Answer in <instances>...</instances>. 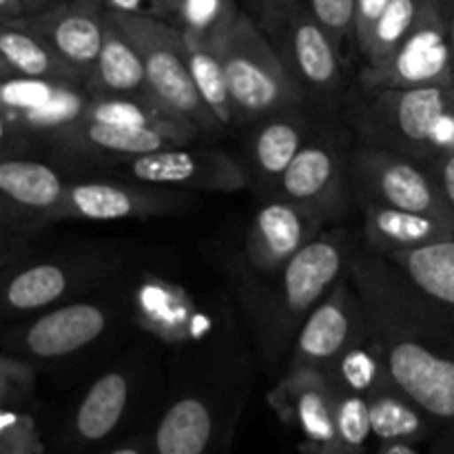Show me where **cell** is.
I'll return each mask as SVG.
<instances>
[{"instance_id": "cell-1", "label": "cell", "mask_w": 454, "mask_h": 454, "mask_svg": "<svg viewBox=\"0 0 454 454\" xmlns=\"http://www.w3.org/2000/svg\"><path fill=\"white\" fill-rule=\"evenodd\" d=\"M229 78L235 114L257 118L288 109L300 100V89L255 22L238 12L215 40Z\"/></svg>"}, {"instance_id": "cell-2", "label": "cell", "mask_w": 454, "mask_h": 454, "mask_svg": "<svg viewBox=\"0 0 454 454\" xmlns=\"http://www.w3.org/2000/svg\"><path fill=\"white\" fill-rule=\"evenodd\" d=\"M106 18L140 51L146 69V87L160 105L198 129L211 131L220 124L202 102L191 78L182 29H176L155 16L109 12Z\"/></svg>"}, {"instance_id": "cell-3", "label": "cell", "mask_w": 454, "mask_h": 454, "mask_svg": "<svg viewBox=\"0 0 454 454\" xmlns=\"http://www.w3.org/2000/svg\"><path fill=\"white\" fill-rule=\"evenodd\" d=\"M364 82L372 89L446 87L450 82V43L437 4L428 0L415 29L386 60L368 65Z\"/></svg>"}, {"instance_id": "cell-4", "label": "cell", "mask_w": 454, "mask_h": 454, "mask_svg": "<svg viewBox=\"0 0 454 454\" xmlns=\"http://www.w3.org/2000/svg\"><path fill=\"white\" fill-rule=\"evenodd\" d=\"M353 173L366 204L426 213L450 222L446 193L408 160L384 151H362L355 158Z\"/></svg>"}, {"instance_id": "cell-5", "label": "cell", "mask_w": 454, "mask_h": 454, "mask_svg": "<svg viewBox=\"0 0 454 454\" xmlns=\"http://www.w3.org/2000/svg\"><path fill=\"white\" fill-rule=\"evenodd\" d=\"M0 102L4 120L16 122V127L65 133L82 122L91 100L67 80L16 75L4 80Z\"/></svg>"}, {"instance_id": "cell-6", "label": "cell", "mask_w": 454, "mask_h": 454, "mask_svg": "<svg viewBox=\"0 0 454 454\" xmlns=\"http://www.w3.org/2000/svg\"><path fill=\"white\" fill-rule=\"evenodd\" d=\"M131 176L146 184L177 186L195 191H239L247 180L231 155L213 149L186 151L180 146L137 155Z\"/></svg>"}, {"instance_id": "cell-7", "label": "cell", "mask_w": 454, "mask_h": 454, "mask_svg": "<svg viewBox=\"0 0 454 454\" xmlns=\"http://www.w3.org/2000/svg\"><path fill=\"white\" fill-rule=\"evenodd\" d=\"M386 371L415 406L437 419H454V362L417 341H397L386 355Z\"/></svg>"}, {"instance_id": "cell-8", "label": "cell", "mask_w": 454, "mask_h": 454, "mask_svg": "<svg viewBox=\"0 0 454 454\" xmlns=\"http://www.w3.org/2000/svg\"><path fill=\"white\" fill-rule=\"evenodd\" d=\"M284 403L304 434L309 454H344L337 437V388L324 375L301 368L284 384Z\"/></svg>"}, {"instance_id": "cell-9", "label": "cell", "mask_w": 454, "mask_h": 454, "mask_svg": "<svg viewBox=\"0 0 454 454\" xmlns=\"http://www.w3.org/2000/svg\"><path fill=\"white\" fill-rule=\"evenodd\" d=\"M38 34L75 71H93L105 44L106 18L89 4H62L34 20H16Z\"/></svg>"}, {"instance_id": "cell-10", "label": "cell", "mask_w": 454, "mask_h": 454, "mask_svg": "<svg viewBox=\"0 0 454 454\" xmlns=\"http://www.w3.org/2000/svg\"><path fill=\"white\" fill-rule=\"evenodd\" d=\"M315 208L282 200V202L264 204L253 222L248 251L262 269L282 266L310 242L317 231Z\"/></svg>"}, {"instance_id": "cell-11", "label": "cell", "mask_w": 454, "mask_h": 454, "mask_svg": "<svg viewBox=\"0 0 454 454\" xmlns=\"http://www.w3.org/2000/svg\"><path fill=\"white\" fill-rule=\"evenodd\" d=\"M167 200L160 193H149L131 186L109 184V182H82L65 189L53 217H82V220L111 222L142 217L160 213Z\"/></svg>"}, {"instance_id": "cell-12", "label": "cell", "mask_w": 454, "mask_h": 454, "mask_svg": "<svg viewBox=\"0 0 454 454\" xmlns=\"http://www.w3.org/2000/svg\"><path fill=\"white\" fill-rule=\"evenodd\" d=\"M105 328V310L93 304H69L35 319L27 331L25 344L35 357H65L96 341Z\"/></svg>"}, {"instance_id": "cell-13", "label": "cell", "mask_w": 454, "mask_h": 454, "mask_svg": "<svg viewBox=\"0 0 454 454\" xmlns=\"http://www.w3.org/2000/svg\"><path fill=\"white\" fill-rule=\"evenodd\" d=\"M452 111L446 87L386 89L380 98V115L403 145L428 146L443 115Z\"/></svg>"}, {"instance_id": "cell-14", "label": "cell", "mask_w": 454, "mask_h": 454, "mask_svg": "<svg viewBox=\"0 0 454 454\" xmlns=\"http://www.w3.org/2000/svg\"><path fill=\"white\" fill-rule=\"evenodd\" d=\"M341 248L331 239H310L284 264V297L288 309L304 313L317 304L341 270Z\"/></svg>"}, {"instance_id": "cell-15", "label": "cell", "mask_w": 454, "mask_h": 454, "mask_svg": "<svg viewBox=\"0 0 454 454\" xmlns=\"http://www.w3.org/2000/svg\"><path fill=\"white\" fill-rule=\"evenodd\" d=\"M366 235L377 248L402 253L450 239L452 224L442 217L426 215V213L366 204Z\"/></svg>"}, {"instance_id": "cell-16", "label": "cell", "mask_w": 454, "mask_h": 454, "mask_svg": "<svg viewBox=\"0 0 454 454\" xmlns=\"http://www.w3.org/2000/svg\"><path fill=\"white\" fill-rule=\"evenodd\" d=\"M215 419L207 402L182 397L167 408L153 434V454H208Z\"/></svg>"}, {"instance_id": "cell-17", "label": "cell", "mask_w": 454, "mask_h": 454, "mask_svg": "<svg viewBox=\"0 0 454 454\" xmlns=\"http://www.w3.org/2000/svg\"><path fill=\"white\" fill-rule=\"evenodd\" d=\"M129 406V380L122 372H106L93 381L74 415L75 439L84 446L105 442L115 433Z\"/></svg>"}, {"instance_id": "cell-18", "label": "cell", "mask_w": 454, "mask_h": 454, "mask_svg": "<svg viewBox=\"0 0 454 454\" xmlns=\"http://www.w3.org/2000/svg\"><path fill=\"white\" fill-rule=\"evenodd\" d=\"M67 133H71V129ZM62 133V136H67ZM198 136V129H155V127H115L102 122H80L71 137L105 153L146 155L155 151L182 146Z\"/></svg>"}, {"instance_id": "cell-19", "label": "cell", "mask_w": 454, "mask_h": 454, "mask_svg": "<svg viewBox=\"0 0 454 454\" xmlns=\"http://www.w3.org/2000/svg\"><path fill=\"white\" fill-rule=\"evenodd\" d=\"M93 84L105 96L149 93L145 60H142L140 51L109 18H106L105 44H102L96 67H93Z\"/></svg>"}, {"instance_id": "cell-20", "label": "cell", "mask_w": 454, "mask_h": 454, "mask_svg": "<svg viewBox=\"0 0 454 454\" xmlns=\"http://www.w3.org/2000/svg\"><path fill=\"white\" fill-rule=\"evenodd\" d=\"M0 56L9 69L27 78L71 82V78L78 74L38 34L22 27L20 22H4L3 34H0Z\"/></svg>"}, {"instance_id": "cell-21", "label": "cell", "mask_w": 454, "mask_h": 454, "mask_svg": "<svg viewBox=\"0 0 454 454\" xmlns=\"http://www.w3.org/2000/svg\"><path fill=\"white\" fill-rule=\"evenodd\" d=\"M353 322L344 304V291L333 293L310 313L297 340V357L306 364H319L337 357L348 341Z\"/></svg>"}, {"instance_id": "cell-22", "label": "cell", "mask_w": 454, "mask_h": 454, "mask_svg": "<svg viewBox=\"0 0 454 454\" xmlns=\"http://www.w3.org/2000/svg\"><path fill=\"white\" fill-rule=\"evenodd\" d=\"M184 34V31H182ZM186 65H189L191 78L204 105L208 106L220 124H229L235 118L233 100H231L229 78H226L224 62H222L220 49L208 40L191 38L184 34Z\"/></svg>"}, {"instance_id": "cell-23", "label": "cell", "mask_w": 454, "mask_h": 454, "mask_svg": "<svg viewBox=\"0 0 454 454\" xmlns=\"http://www.w3.org/2000/svg\"><path fill=\"white\" fill-rule=\"evenodd\" d=\"M82 122L115 124V127H155V129H198L177 118L160 105L151 93L145 96H100L89 102ZM200 131V129H198Z\"/></svg>"}, {"instance_id": "cell-24", "label": "cell", "mask_w": 454, "mask_h": 454, "mask_svg": "<svg viewBox=\"0 0 454 454\" xmlns=\"http://www.w3.org/2000/svg\"><path fill=\"white\" fill-rule=\"evenodd\" d=\"M293 60L301 78L315 89L335 87L340 78L335 40L315 18H297L293 25Z\"/></svg>"}, {"instance_id": "cell-25", "label": "cell", "mask_w": 454, "mask_h": 454, "mask_svg": "<svg viewBox=\"0 0 454 454\" xmlns=\"http://www.w3.org/2000/svg\"><path fill=\"white\" fill-rule=\"evenodd\" d=\"M65 189L58 173L40 162L4 160L0 164V191L20 207L51 213L60 204Z\"/></svg>"}, {"instance_id": "cell-26", "label": "cell", "mask_w": 454, "mask_h": 454, "mask_svg": "<svg viewBox=\"0 0 454 454\" xmlns=\"http://www.w3.org/2000/svg\"><path fill=\"white\" fill-rule=\"evenodd\" d=\"M337 180L335 158L328 149L317 145L301 146L282 176V191L286 200L313 208L331 193Z\"/></svg>"}, {"instance_id": "cell-27", "label": "cell", "mask_w": 454, "mask_h": 454, "mask_svg": "<svg viewBox=\"0 0 454 454\" xmlns=\"http://www.w3.org/2000/svg\"><path fill=\"white\" fill-rule=\"evenodd\" d=\"M393 257L426 295L454 306V239L393 253Z\"/></svg>"}, {"instance_id": "cell-28", "label": "cell", "mask_w": 454, "mask_h": 454, "mask_svg": "<svg viewBox=\"0 0 454 454\" xmlns=\"http://www.w3.org/2000/svg\"><path fill=\"white\" fill-rule=\"evenodd\" d=\"M371 402V426L372 434L384 443L406 442L412 443L424 437V417L406 395L377 390L368 397Z\"/></svg>"}, {"instance_id": "cell-29", "label": "cell", "mask_w": 454, "mask_h": 454, "mask_svg": "<svg viewBox=\"0 0 454 454\" xmlns=\"http://www.w3.org/2000/svg\"><path fill=\"white\" fill-rule=\"evenodd\" d=\"M301 142H304V131L295 120L278 118L273 122H266L257 131L255 145H253L255 164L262 176L282 177L288 164L304 146Z\"/></svg>"}, {"instance_id": "cell-30", "label": "cell", "mask_w": 454, "mask_h": 454, "mask_svg": "<svg viewBox=\"0 0 454 454\" xmlns=\"http://www.w3.org/2000/svg\"><path fill=\"white\" fill-rule=\"evenodd\" d=\"M67 291V273L56 264H35L13 275L7 284L9 309L35 310L60 300Z\"/></svg>"}, {"instance_id": "cell-31", "label": "cell", "mask_w": 454, "mask_h": 454, "mask_svg": "<svg viewBox=\"0 0 454 454\" xmlns=\"http://www.w3.org/2000/svg\"><path fill=\"white\" fill-rule=\"evenodd\" d=\"M426 4H428V0H390V4L372 29L371 40L362 49L368 58V65L386 60L403 43V38L419 22Z\"/></svg>"}, {"instance_id": "cell-32", "label": "cell", "mask_w": 454, "mask_h": 454, "mask_svg": "<svg viewBox=\"0 0 454 454\" xmlns=\"http://www.w3.org/2000/svg\"><path fill=\"white\" fill-rule=\"evenodd\" d=\"M173 12L186 35L208 43H215L238 16L231 0H176Z\"/></svg>"}, {"instance_id": "cell-33", "label": "cell", "mask_w": 454, "mask_h": 454, "mask_svg": "<svg viewBox=\"0 0 454 454\" xmlns=\"http://www.w3.org/2000/svg\"><path fill=\"white\" fill-rule=\"evenodd\" d=\"M371 433V402L366 395L337 390V437L344 454L362 452Z\"/></svg>"}, {"instance_id": "cell-34", "label": "cell", "mask_w": 454, "mask_h": 454, "mask_svg": "<svg viewBox=\"0 0 454 454\" xmlns=\"http://www.w3.org/2000/svg\"><path fill=\"white\" fill-rule=\"evenodd\" d=\"M43 442L35 421L18 411H3L0 424V454H43Z\"/></svg>"}, {"instance_id": "cell-35", "label": "cell", "mask_w": 454, "mask_h": 454, "mask_svg": "<svg viewBox=\"0 0 454 454\" xmlns=\"http://www.w3.org/2000/svg\"><path fill=\"white\" fill-rule=\"evenodd\" d=\"M377 380H380V366H377V359L372 357V353L357 348L344 355V359L340 364V380H337V386H341L344 390H350V393L372 395Z\"/></svg>"}, {"instance_id": "cell-36", "label": "cell", "mask_w": 454, "mask_h": 454, "mask_svg": "<svg viewBox=\"0 0 454 454\" xmlns=\"http://www.w3.org/2000/svg\"><path fill=\"white\" fill-rule=\"evenodd\" d=\"M355 7L357 0H310L313 18L328 31L337 47L355 27Z\"/></svg>"}, {"instance_id": "cell-37", "label": "cell", "mask_w": 454, "mask_h": 454, "mask_svg": "<svg viewBox=\"0 0 454 454\" xmlns=\"http://www.w3.org/2000/svg\"><path fill=\"white\" fill-rule=\"evenodd\" d=\"M390 0H357V7H355V35H357L362 49L368 44L377 20H380Z\"/></svg>"}, {"instance_id": "cell-38", "label": "cell", "mask_w": 454, "mask_h": 454, "mask_svg": "<svg viewBox=\"0 0 454 454\" xmlns=\"http://www.w3.org/2000/svg\"><path fill=\"white\" fill-rule=\"evenodd\" d=\"M109 12L133 13V16H158L162 12L160 0H106Z\"/></svg>"}, {"instance_id": "cell-39", "label": "cell", "mask_w": 454, "mask_h": 454, "mask_svg": "<svg viewBox=\"0 0 454 454\" xmlns=\"http://www.w3.org/2000/svg\"><path fill=\"white\" fill-rule=\"evenodd\" d=\"M430 149L446 151L448 155L454 153V114L448 111L442 118L439 127L434 129L433 137H430Z\"/></svg>"}, {"instance_id": "cell-40", "label": "cell", "mask_w": 454, "mask_h": 454, "mask_svg": "<svg viewBox=\"0 0 454 454\" xmlns=\"http://www.w3.org/2000/svg\"><path fill=\"white\" fill-rule=\"evenodd\" d=\"M442 184H443V193H446L448 204L454 208V153H450L443 162L442 168Z\"/></svg>"}, {"instance_id": "cell-41", "label": "cell", "mask_w": 454, "mask_h": 454, "mask_svg": "<svg viewBox=\"0 0 454 454\" xmlns=\"http://www.w3.org/2000/svg\"><path fill=\"white\" fill-rule=\"evenodd\" d=\"M0 4H3V13H4V22H12V18L20 16L22 12H25V4H22V0H0Z\"/></svg>"}, {"instance_id": "cell-42", "label": "cell", "mask_w": 454, "mask_h": 454, "mask_svg": "<svg viewBox=\"0 0 454 454\" xmlns=\"http://www.w3.org/2000/svg\"><path fill=\"white\" fill-rule=\"evenodd\" d=\"M380 454H419V452L412 448V443L395 442V443H386V446L380 450Z\"/></svg>"}, {"instance_id": "cell-43", "label": "cell", "mask_w": 454, "mask_h": 454, "mask_svg": "<svg viewBox=\"0 0 454 454\" xmlns=\"http://www.w3.org/2000/svg\"><path fill=\"white\" fill-rule=\"evenodd\" d=\"M106 454H153V450H146L140 443H124V446L114 448V450H109Z\"/></svg>"}, {"instance_id": "cell-44", "label": "cell", "mask_w": 454, "mask_h": 454, "mask_svg": "<svg viewBox=\"0 0 454 454\" xmlns=\"http://www.w3.org/2000/svg\"><path fill=\"white\" fill-rule=\"evenodd\" d=\"M264 9H266V16H269V20L273 22L275 16H278L279 0H264Z\"/></svg>"}, {"instance_id": "cell-45", "label": "cell", "mask_w": 454, "mask_h": 454, "mask_svg": "<svg viewBox=\"0 0 454 454\" xmlns=\"http://www.w3.org/2000/svg\"><path fill=\"white\" fill-rule=\"evenodd\" d=\"M160 4H162V9H173L176 7V0H160Z\"/></svg>"}, {"instance_id": "cell-46", "label": "cell", "mask_w": 454, "mask_h": 454, "mask_svg": "<svg viewBox=\"0 0 454 454\" xmlns=\"http://www.w3.org/2000/svg\"><path fill=\"white\" fill-rule=\"evenodd\" d=\"M452 49H454V22H452Z\"/></svg>"}]
</instances>
